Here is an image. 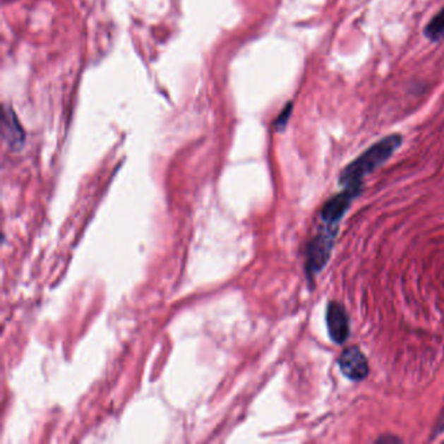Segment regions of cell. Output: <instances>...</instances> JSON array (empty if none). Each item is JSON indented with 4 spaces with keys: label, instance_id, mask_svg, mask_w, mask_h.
<instances>
[{
    "label": "cell",
    "instance_id": "6da1fadb",
    "mask_svg": "<svg viewBox=\"0 0 444 444\" xmlns=\"http://www.w3.org/2000/svg\"><path fill=\"white\" fill-rule=\"evenodd\" d=\"M402 137L400 134L387 136L383 140L370 146L362 152L357 160H353L344 168L339 177V184L344 188H361L364 179L383 166L387 160L394 155L395 151L400 148Z\"/></svg>",
    "mask_w": 444,
    "mask_h": 444
},
{
    "label": "cell",
    "instance_id": "7a4b0ae2",
    "mask_svg": "<svg viewBox=\"0 0 444 444\" xmlns=\"http://www.w3.org/2000/svg\"><path fill=\"white\" fill-rule=\"evenodd\" d=\"M337 231L339 226H328L323 223L319 228L318 235L311 240L308 248L306 262V270L309 272V277H314L326 266L334 248Z\"/></svg>",
    "mask_w": 444,
    "mask_h": 444
},
{
    "label": "cell",
    "instance_id": "3957f363",
    "mask_svg": "<svg viewBox=\"0 0 444 444\" xmlns=\"http://www.w3.org/2000/svg\"><path fill=\"white\" fill-rule=\"evenodd\" d=\"M361 188H344V191L326 202L320 211V218L325 224L339 226L344 214L349 209L353 200L360 196Z\"/></svg>",
    "mask_w": 444,
    "mask_h": 444
},
{
    "label": "cell",
    "instance_id": "277c9868",
    "mask_svg": "<svg viewBox=\"0 0 444 444\" xmlns=\"http://www.w3.org/2000/svg\"><path fill=\"white\" fill-rule=\"evenodd\" d=\"M339 366L344 376L351 380L360 382L369 376V364L359 347L345 349L339 359Z\"/></svg>",
    "mask_w": 444,
    "mask_h": 444
},
{
    "label": "cell",
    "instance_id": "5b68a950",
    "mask_svg": "<svg viewBox=\"0 0 444 444\" xmlns=\"http://www.w3.org/2000/svg\"><path fill=\"white\" fill-rule=\"evenodd\" d=\"M326 322L331 340L343 344L349 336V320L340 302L331 301L327 305Z\"/></svg>",
    "mask_w": 444,
    "mask_h": 444
},
{
    "label": "cell",
    "instance_id": "8992f818",
    "mask_svg": "<svg viewBox=\"0 0 444 444\" xmlns=\"http://www.w3.org/2000/svg\"><path fill=\"white\" fill-rule=\"evenodd\" d=\"M3 137L13 150H20L24 146L25 133L17 119L13 109L6 107L3 115Z\"/></svg>",
    "mask_w": 444,
    "mask_h": 444
},
{
    "label": "cell",
    "instance_id": "52a82bcc",
    "mask_svg": "<svg viewBox=\"0 0 444 444\" xmlns=\"http://www.w3.org/2000/svg\"><path fill=\"white\" fill-rule=\"evenodd\" d=\"M425 35L431 42L444 41V7L430 20L425 28Z\"/></svg>",
    "mask_w": 444,
    "mask_h": 444
},
{
    "label": "cell",
    "instance_id": "ba28073f",
    "mask_svg": "<svg viewBox=\"0 0 444 444\" xmlns=\"http://www.w3.org/2000/svg\"><path fill=\"white\" fill-rule=\"evenodd\" d=\"M292 109H294L292 103H288L287 107L280 112V115L277 116V121H275V128H277V131H282V129H284L285 126H287V123H288V120L291 118Z\"/></svg>",
    "mask_w": 444,
    "mask_h": 444
},
{
    "label": "cell",
    "instance_id": "9c48e42d",
    "mask_svg": "<svg viewBox=\"0 0 444 444\" xmlns=\"http://www.w3.org/2000/svg\"><path fill=\"white\" fill-rule=\"evenodd\" d=\"M442 431H444V404L443 409L440 412V416L436 421V430H434V436H439Z\"/></svg>",
    "mask_w": 444,
    "mask_h": 444
}]
</instances>
